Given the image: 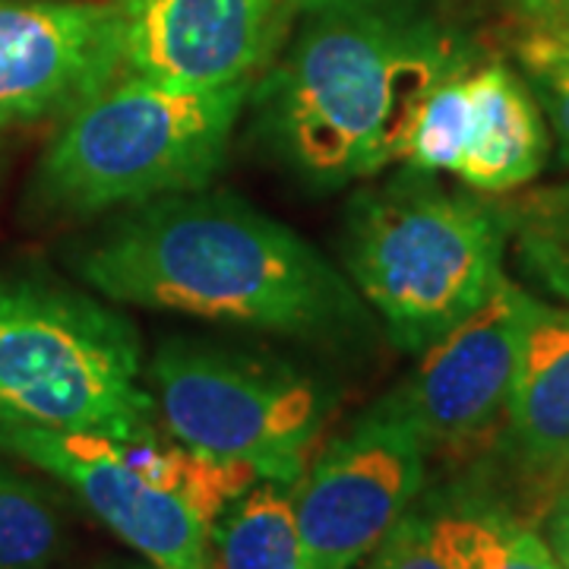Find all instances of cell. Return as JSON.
Returning a JSON list of instances; mask_svg holds the SVG:
<instances>
[{
	"instance_id": "cell-1",
	"label": "cell",
	"mask_w": 569,
	"mask_h": 569,
	"mask_svg": "<svg viewBox=\"0 0 569 569\" xmlns=\"http://www.w3.org/2000/svg\"><path fill=\"white\" fill-rule=\"evenodd\" d=\"M462 70L427 0H291L247 104L272 159L336 190L402 162L427 96Z\"/></svg>"
},
{
	"instance_id": "cell-2",
	"label": "cell",
	"mask_w": 569,
	"mask_h": 569,
	"mask_svg": "<svg viewBox=\"0 0 569 569\" xmlns=\"http://www.w3.org/2000/svg\"><path fill=\"white\" fill-rule=\"evenodd\" d=\"M111 305L149 307L291 339L365 332L348 276L295 228L231 193H178L127 209L77 257Z\"/></svg>"
},
{
	"instance_id": "cell-3",
	"label": "cell",
	"mask_w": 569,
	"mask_h": 569,
	"mask_svg": "<svg viewBox=\"0 0 569 569\" xmlns=\"http://www.w3.org/2000/svg\"><path fill=\"white\" fill-rule=\"evenodd\" d=\"M507 241L503 209L402 164L351 197L342 263L392 346L421 355L507 279Z\"/></svg>"
},
{
	"instance_id": "cell-4",
	"label": "cell",
	"mask_w": 569,
	"mask_h": 569,
	"mask_svg": "<svg viewBox=\"0 0 569 569\" xmlns=\"http://www.w3.org/2000/svg\"><path fill=\"white\" fill-rule=\"evenodd\" d=\"M250 86L174 89L121 73L73 108L36 171L39 209L89 219L206 190L222 171Z\"/></svg>"
},
{
	"instance_id": "cell-5",
	"label": "cell",
	"mask_w": 569,
	"mask_h": 569,
	"mask_svg": "<svg viewBox=\"0 0 569 569\" xmlns=\"http://www.w3.org/2000/svg\"><path fill=\"white\" fill-rule=\"evenodd\" d=\"M137 326L48 282H0V427L156 437Z\"/></svg>"
},
{
	"instance_id": "cell-6",
	"label": "cell",
	"mask_w": 569,
	"mask_h": 569,
	"mask_svg": "<svg viewBox=\"0 0 569 569\" xmlns=\"http://www.w3.org/2000/svg\"><path fill=\"white\" fill-rule=\"evenodd\" d=\"M149 387L174 443L244 462L260 481L288 488L305 475L332 411V396L301 370L190 339L156 351Z\"/></svg>"
},
{
	"instance_id": "cell-7",
	"label": "cell",
	"mask_w": 569,
	"mask_h": 569,
	"mask_svg": "<svg viewBox=\"0 0 569 569\" xmlns=\"http://www.w3.org/2000/svg\"><path fill=\"white\" fill-rule=\"evenodd\" d=\"M425 437L389 399H380L291 485L307 569H355L365 563L427 475Z\"/></svg>"
},
{
	"instance_id": "cell-8",
	"label": "cell",
	"mask_w": 569,
	"mask_h": 569,
	"mask_svg": "<svg viewBox=\"0 0 569 569\" xmlns=\"http://www.w3.org/2000/svg\"><path fill=\"white\" fill-rule=\"evenodd\" d=\"M538 298L509 279L443 339L421 351L418 367L387 399L406 415L427 449H468L507 415L512 377Z\"/></svg>"
},
{
	"instance_id": "cell-9",
	"label": "cell",
	"mask_w": 569,
	"mask_h": 569,
	"mask_svg": "<svg viewBox=\"0 0 569 569\" xmlns=\"http://www.w3.org/2000/svg\"><path fill=\"white\" fill-rule=\"evenodd\" d=\"M0 449L67 485L149 567L206 569L209 526L178 493L142 475L127 440L86 430L0 427Z\"/></svg>"
},
{
	"instance_id": "cell-10",
	"label": "cell",
	"mask_w": 569,
	"mask_h": 569,
	"mask_svg": "<svg viewBox=\"0 0 569 569\" xmlns=\"http://www.w3.org/2000/svg\"><path fill=\"white\" fill-rule=\"evenodd\" d=\"M121 73L114 3L0 0V127L63 121Z\"/></svg>"
},
{
	"instance_id": "cell-11",
	"label": "cell",
	"mask_w": 569,
	"mask_h": 569,
	"mask_svg": "<svg viewBox=\"0 0 569 569\" xmlns=\"http://www.w3.org/2000/svg\"><path fill=\"white\" fill-rule=\"evenodd\" d=\"M123 73L174 89L253 86L282 39V0H114Z\"/></svg>"
},
{
	"instance_id": "cell-12",
	"label": "cell",
	"mask_w": 569,
	"mask_h": 569,
	"mask_svg": "<svg viewBox=\"0 0 569 569\" xmlns=\"http://www.w3.org/2000/svg\"><path fill=\"white\" fill-rule=\"evenodd\" d=\"M468 137L456 178L481 193H507L548 162V127L526 82L503 63L466 73Z\"/></svg>"
},
{
	"instance_id": "cell-13",
	"label": "cell",
	"mask_w": 569,
	"mask_h": 569,
	"mask_svg": "<svg viewBox=\"0 0 569 569\" xmlns=\"http://www.w3.org/2000/svg\"><path fill=\"white\" fill-rule=\"evenodd\" d=\"M516 462L553 478L569 471V310L538 305L507 402Z\"/></svg>"
},
{
	"instance_id": "cell-14",
	"label": "cell",
	"mask_w": 569,
	"mask_h": 569,
	"mask_svg": "<svg viewBox=\"0 0 569 569\" xmlns=\"http://www.w3.org/2000/svg\"><path fill=\"white\" fill-rule=\"evenodd\" d=\"M206 569H307L288 485L257 481L209 526Z\"/></svg>"
},
{
	"instance_id": "cell-15",
	"label": "cell",
	"mask_w": 569,
	"mask_h": 569,
	"mask_svg": "<svg viewBox=\"0 0 569 569\" xmlns=\"http://www.w3.org/2000/svg\"><path fill=\"white\" fill-rule=\"evenodd\" d=\"M427 531L449 569H560L538 531L497 509H449L427 519Z\"/></svg>"
},
{
	"instance_id": "cell-16",
	"label": "cell",
	"mask_w": 569,
	"mask_h": 569,
	"mask_svg": "<svg viewBox=\"0 0 569 569\" xmlns=\"http://www.w3.org/2000/svg\"><path fill=\"white\" fill-rule=\"evenodd\" d=\"M503 216L522 272L569 307V183L531 190Z\"/></svg>"
},
{
	"instance_id": "cell-17",
	"label": "cell",
	"mask_w": 569,
	"mask_h": 569,
	"mask_svg": "<svg viewBox=\"0 0 569 569\" xmlns=\"http://www.w3.org/2000/svg\"><path fill=\"white\" fill-rule=\"evenodd\" d=\"M61 545L51 500L22 475L0 468V569H48Z\"/></svg>"
},
{
	"instance_id": "cell-18",
	"label": "cell",
	"mask_w": 569,
	"mask_h": 569,
	"mask_svg": "<svg viewBox=\"0 0 569 569\" xmlns=\"http://www.w3.org/2000/svg\"><path fill=\"white\" fill-rule=\"evenodd\" d=\"M466 73L468 70L449 77L427 96V102L418 111V121L408 133L402 164L430 171V174H440V171L456 174L468 137Z\"/></svg>"
},
{
	"instance_id": "cell-19",
	"label": "cell",
	"mask_w": 569,
	"mask_h": 569,
	"mask_svg": "<svg viewBox=\"0 0 569 569\" xmlns=\"http://www.w3.org/2000/svg\"><path fill=\"white\" fill-rule=\"evenodd\" d=\"M519 58L529 70L535 99L548 111L550 127L560 140V152L569 162V44L538 26H529L519 44Z\"/></svg>"
},
{
	"instance_id": "cell-20",
	"label": "cell",
	"mask_w": 569,
	"mask_h": 569,
	"mask_svg": "<svg viewBox=\"0 0 569 569\" xmlns=\"http://www.w3.org/2000/svg\"><path fill=\"white\" fill-rule=\"evenodd\" d=\"M358 569V567H355ZM361 569H449L430 545L425 516H402Z\"/></svg>"
},
{
	"instance_id": "cell-21",
	"label": "cell",
	"mask_w": 569,
	"mask_h": 569,
	"mask_svg": "<svg viewBox=\"0 0 569 569\" xmlns=\"http://www.w3.org/2000/svg\"><path fill=\"white\" fill-rule=\"evenodd\" d=\"M545 541L553 550L560 569H569V488L553 500V507L548 512V531Z\"/></svg>"
},
{
	"instance_id": "cell-22",
	"label": "cell",
	"mask_w": 569,
	"mask_h": 569,
	"mask_svg": "<svg viewBox=\"0 0 569 569\" xmlns=\"http://www.w3.org/2000/svg\"><path fill=\"white\" fill-rule=\"evenodd\" d=\"M531 26H538V29L550 32L553 39L569 44V10H560V13H538V17H531Z\"/></svg>"
},
{
	"instance_id": "cell-23",
	"label": "cell",
	"mask_w": 569,
	"mask_h": 569,
	"mask_svg": "<svg viewBox=\"0 0 569 569\" xmlns=\"http://www.w3.org/2000/svg\"><path fill=\"white\" fill-rule=\"evenodd\" d=\"M526 13L529 17H538V13H560V10H569V0H522Z\"/></svg>"
},
{
	"instance_id": "cell-24",
	"label": "cell",
	"mask_w": 569,
	"mask_h": 569,
	"mask_svg": "<svg viewBox=\"0 0 569 569\" xmlns=\"http://www.w3.org/2000/svg\"><path fill=\"white\" fill-rule=\"evenodd\" d=\"M102 569H142V567H102ZM156 569V567H152Z\"/></svg>"
}]
</instances>
